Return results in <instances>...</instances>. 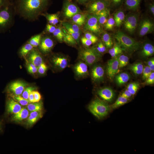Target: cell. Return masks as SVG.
I'll list each match as a JSON object with an SVG mask.
<instances>
[{"instance_id": "6da1fadb", "label": "cell", "mask_w": 154, "mask_h": 154, "mask_svg": "<svg viewBox=\"0 0 154 154\" xmlns=\"http://www.w3.org/2000/svg\"><path fill=\"white\" fill-rule=\"evenodd\" d=\"M48 2V0H19V11L27 19H36L47 6Z\"/></svg>"}, {"instance_id": "7a4b0ae2", "label": "cell", "mask_w": 154, "mask_h": 154, "mask_svg": "<svg viewBox=\"0 0 154 154\" xmlns=\"http://www.w3.org/2000/svg\"><path fill=\"white\" fill-rule=\"evenodd\" d=\"M114 37L123 50L129 53L137 51L140 47L139 42L121 31L117 32Z\"/></svg>"}, {"instance_id": "3957f363", "label": "cell", "mask_w": 154, "mask_h": 154, "mask_svg": "<svg viewBox=\"0 0 154 154\" xmlns=\"http://www.w3.org/2000/svg\"><path fill=\"white\" fill-rule=\"evenodd\" d=\"M13 20L12 11L6 2L0 7V33L5 32L11 27Z\"/></svg>"}, {"instance_id": "277c9868", "label": "cell", "mask_w": 154, "mask_h": 154, "mask_svg": "<svg viewBox=\"0 0 154 154\" xmlns=\"http://www.w3.org/2000/svg\"><path fill=\"white\" fill-rule=\"evenodd\" d=\"M90 111L98 119H102L108 114L111 109L110 106L104 101L98 98L93 100L89 104Z\"/></svg>"}, {"instance_id": "5b68a950", "label": "cell", "mask_w": 154, "mask_h": 154, "mask_svg": "<svg viewBox=\"0 0 154 154\" xmlns=\"http://www.w3.org/2000/svg\"><path fill=\"white\" fill-rule=\"evenodd\" d=\"M80 56L86 63L91 65L98 61L100 55L95 49L86 48L81 51Z\"/></svg>"}, {"instance_id": "8992f818", "label": "cell", "mask_w": 154, "mask_h": 154, "mask_svg": "<svg viewBox=\"0 0 154 154\" xmlns=\"http://www.w3.org/2000/svg\"><path fill=\"white\" fill-rule=\"evenodd\" d=\"M85 28L86 30L98 34L100 32L101 28L96 15L92 14L88 16Z\"/></svg>"}, {"instance_id": "52a82bcc", "label": "cell", "mask_w": 154, "mask_h": 154, "mask_svg": "<svg viewBox=\"0 0 154 154\" xmlns=\"http://www.w3.org/2000/svg\"><path fill=\"white\" fill-rule=\"evenodd\" d=\"M138 19V15L130 14L126 17L124 21V27L130 33L133 34L137 27Z\"/></svg>"}, {"instance_id": "ba28073f", "label": "cell", "mask_w": 154, "mask_h": 154, "mask_svg": "<svg viewBox=\"0 0 154 154\" xmlns=\"http://www.w3.org/2000/svg\"><path fill=\"white\" fill-rule=\"evenodd\" d=\"M119 63L118 57L109 60L107 62L106 73L107 75L111 80H112L119 71Z\"/></svg>"}, {"instance_id": "9c48e42d", "label": "cell", "mask_w": 154, "mask_h": 154, "mask_svg": "<svg viewBox=\"0 0 154 154\" xmlns=\"http://www.w3.org/2000/svg\"><path fill=\"white\" fill-rule=\"evenodd\" d=\"M139 26L138 34L139 36L142 37L152 32L154 25L150 19L145 18L141 21Z\"/></svg>"}, {"instance_id": "30bf717a", "label": "cell", "mask_w": 154, "mask_h": 154, "mask_svg": "<svg viewBox=\"0 0 154 154\" xmlns=\"http://www.w3.org/2000/svg\"><path fill=\"white\" fill-rule=\"evenodd\" d=\"M27 84L26 83L22 81H15L9 85L7 90L13 92L15 95H20L22 94Z\"/></svg>"}, {"instance_id": "8fae6325", "label": "cell", "mask_w": 154, "mask_h": 154, "mask_svg": "<svg viewBox=\"0 0 154 154\" xmlns=\"http://www.w3.org/2000/svg\"><path fill=\"white\" fill-rule=\"evenodd\" d=\"M97 94L103 100L111 102L114 99L115 94L114 91L109 87H104L98 90Z\"/></svg>"}, {"instance_id": "7c38bea8", "label": "cell", "mask_w": 154, "mask_h": 154, "mask_svg": "<svg viewBox=\"0 0 154 154\" xmlns=\"http://www.w3.org/2000/svg\"><path fill=\"white\" fill-rule=\"evenodd\" d=\"M104 73V70L102 66L99 65L94 66L92 69L91 72L92 80L96 82L103 81Z\"/></svg>"}, {"instance_id": "4fadbf2b", "label": "cell", "mask_w": 154, "mask_h": 154, "mask_svg": "<svg viewBox=\"0 0 154 154\" xmlns=\"http://www.w3.org/2000/svg\"><path fill=\"white\" fill-rule=\"evenodd\" d=\"M54 45V42L51 38L48 37H45L41 39L39 45V48L42 52L46 53L50 51Z\"/></svg>"}, {"instance_id": "5bb4252c", "label": "cell", "mask_w": 154, "mask_h": 154, "mask_svg": "<svg viewBox=\"0 0 154 154\" xmlns=\"http://www.w3.org/2000/svg\"><path fill=\"white\" fill-rule=\"evenodd\" d=\"M106 4L104 1L98 0L91 4L89 7V11L91 13L97 15L101 11L106 9Z\"/></svg>"}, {"instance_id": "9a60e30c", "label": "cell", "mask_w": 154, "mask_h": 154, "mask_svg": "<svg viewBox=\"0 0 154 154\" xmlns=\"http://www.w3.org/2000/svg\"><path fill=\"white\" fill-rule=\"evenodd\" d=\"M21 108L20 104L12 99L9 100L7 102L6 110L8 114H16L19 112Z\"/></svg>"}, {"instance_id": "2e32d148", "label": "cell", "mask_w": 154, "mask_h": 154, "mask_svg": "<svg viewBox=\"0 0 154 154\" xmlns=\"http://www.w3.org/2000/svg\"><path fill=\"white\" fill-rule=\"evenodd\" d=\"M80 12L79 8L76 5L73 3H69L65 5L64 13L65 17L67 18H70Z\"/></svg>"}, {"instance_id": "e0dca14e", "label": "cell", "mask_w": 154, "mask_h": 154, "mask_svg": "<svg viewBox=\"0 0 154 154\" xmlns=\"http://www.w3.org/2000/svg\"><path fill=\"white\" fill-rule=\"evenodd\" d=\"M74 70L76 75L79 77L86 76L88 73L87 64L85 63L80 62L74 66Z\"/></svg>"}, {"instance_id": "ac0fdd59", "label": "cell", "mask_w": 154, "mask_h": 154, "mask_svg": "<svg viewBox=\"0 0 154 154\" xmlns=\"http://www.w3.org/2000/svg\"><path fill=\"white\" fill-rule=\"evenodd\" d=\"M29 59L31 63L38 67L43 62L42 58L39 53L37 50H33L29 53Z\"/></svg>"}, {"instance_id": "d6986e66", "label": "cell", "mask_w": 154, "mask_h": 154, "mask_svg": "<svg viewBox=\"0 0 154 154\" xmlns=\"http://www.w3.org/2000/svg\"><path fill=\"white\" fill-rule=\"evenodd\" d=\"M53 62L55 66L61 70L65 68L68 64L67 59L62 56L55 57L53 58Z\"/></svg>"}, {"instance_id": "ffe728a7", "label": "cell", "mask_w": 154, "mask_h": 154, "mask_svg": "<svg viewBox=\"0 0 154 154\" xmlns=\"http://www.w3.org/2000/svg\"><path fill=\"white\" fill-rule=\"evenodd\" d=\"M154 53V46L151 43H146L144 44L141 52V56L144 57H147L153 55Z\"/></svg>"}, {"instance_id": "44dd1931", "label": "cell", "mask_w": 154, "mask_h": 154, "mask_svg": "<svg viewBox=\"0 0 154 154\" xmlns=\"http://www.w3.org/2000/svg\"><path fill=\"white\" fill-rule=\"evenodd\" d=\"M130 76L125 72L120 73L115 76V81L118 85H121L127 83L129 80Z\"/></svg>"}, {"instance_id": "7402d4cb", "label": "cell", "mask_w": 154, "mask_h": 154, "mask_svg": "<svg viewBox=\"0 0 154 154\" xmlns=\"http://www.w3.org/2000/svg\"><path fill=\"white\" fill-rule=\"evenodd\" d=\"M29 115L28 110L26 108H22L19 112L14 114L12 119L14 120L20 121L27 118Z\"/></svg>"}, {"instance_id": "603a6c76", "label": "cell", "mask_w": 154, "mask_h": 154, "mask_svg": "<svg viewBox=\"0 0 154 154\" xmlns=\"http://www.w3.org/2000/svg\"><path fill=\"white\" fill-rule=\"evenodd\" d=\"M42 116L40 111L32 112L27 119V124L29 125H33Z\"/></svg>"}, {"instance_id": "cb8c5ba5", "label": "cell", "mask_w": 154, "mask_h": 154, "mask_svg": "<svg viewBox=\"0 0 154 154\" xmlns=\"http://www.w3.org/2000/svg\"><path fill=\"white\" fill-rule=\"evenodd\" d=\"M114 19L116 26L120 27L123 23L125 19V16L123 11H119L114 15Z\"/></svg>"}, {"instance_id": "d4e9b609", "label": "cell", "mask_w": 154, "mask_h": 154, "mask_svg": "<svg viewBox=\"0 0 154 154\" xmlns=\"http://www.w3.org/2000/svg\"><path fill=\"white\" fill-rule=\"evenodd\" d=\"M123 50L121 45L117 42L116 43L114 46L109 50L108 52L112 58H114L121 53Z\"/></svg>"}, {"instance_id": "484cf974", "label": "cell", "mask_w": 154, "mask_h": 154, "mask_svg": "<svg viewBox=\"0 0 154 154\" xmlns=\"http://www.w3.org/2000/svg\"><path fill=\"white\" fill-rule=\"evenodd\" d=\"M109 12V10L106 8L96 15L98 16V22L100 25H104L107 22Z\"/></svg>"}, {"instance_id": "4316f807", "label": "cell", "mask_w": 154, "mask_h": 154, "mask_svg": "<svg viewBox=\"0 0 154 154\" xmlns=\"http://www.w3.org/2000/svg\"><path fill=\"white\" fill-rule=\"evenodd\" d=\"M128 68L134 74L139 75L142 74L143 66L141 63L137 62L130 65Z\"/></svg>"}, {"instance_id": "83f0119b", "label": "cell", "mask_w": 154, "mask_h": 154, "mask_svg": "<svg viewBox=\"0 0 154 154\" xmlns=\"http://www.w3.org/2000/svg\"><path fill=\"white\" fill-rule=\"evenodd\" d=\"M73 23L78 25L81 26L83 25L85 21V15L83 14L77 13L72 17Z\"/></svg>"}, {"instance_id": "f1b7e54d", "label": "cell", "mask_w": 154, "mask_h": 154, "mask_svg": "<svg viewBox=\"0 0 154 154\" xmlns=\"http://www.w3.org/2000/svg\"><path fill=\"white\" fill-rule=\"evenodd\" d=\"M128 101V98H125L121 95L117 99L115 102L110 106L111 109H114L117 108L127 103Z\"/></svg>"}, {"instance_id": "f546056e", "label": "cell", "mask_w": 154, "mask_h": 154, "mask_svg": "<svg viewBox=\"0 0 154 154\" xmlns=\"http://www.w3.org/2000/svg\"><path fill=\"white\" fill-rule=\"evenodd\" d=\"M62 25L64 28L66 30L67 32L76 41L77 43L78 42L79 37L80 35V34L74 32L69 26L68 23H62Z\"/></svg>"}, {"instance_id": "4dcf8cb0", "label": "cell", "mask_w": 154, "mask_h": 154, "mask_svg": "<svg viewBox=\"0 0 154 154\" xmlns=\"http://www.w3.org/2000/svg\"><path fill=\"white\" fill-rule=\"evenodd\" d=\"M63 35V40L64 41L70 44L75 45L77 42L64 29L62 30Z\"/></svg>"}, {"instance_id": "1f68e13d", "label": "cell", "mask_w": 154, "mask_h": 154, "mask_svg": "<svg viewBox=\"0 0 154 154\" xmlns=\"http://www.w3.org/2000/svg\"><path fill=\"white\" fill-rule=\"evenodd\" d=\"M141 0H126L125 4L128 8L135 10L138 7Z\"/></svg>"}, {"instance_id": "d6a6232c", "label": "cell", "mask_w": 154, "mask_h": 154, "mask_svg": "<svg viewBox=\"0 0 154 154\" xmlns=\"http://www.w3.org/2000/svg\"><path fill=\"white\" fill-rule=\"evenodd\" d=\"M102 39L104 44L108 48L112 47L113 42L110 36L107 33H104L102 37Z\"/></svg>"}, {"instance_id": "836d02e7", "label": "cell", "mask_w": 154, "mask_h": 154, "mask_svg": "<svg viewBox=\"0 0 154 154\" xmlns=\"http://www.w3.org/2000/svg\"><path fill=\"white\" fill-rule=\"evenodd\" d=\"M42 108L41 102H34L27 105V108L28 110L32 112L41 111Z\"/></svg>"}, {"instance_id": "e575fe53", "label": "cell", "mask_w": 154, "mask_h": 154, "mask_svg": "<svg viewBox=\"0 0 154 154\" xmlns=\"http://www.w3.org/2000/svg\"><path fill=\"white\" fill-rule=\"evenodd\" d=\"M46 17L49 23L52 25H55L59 22V18L57 14H47L46 15Z\"/></svg>"}, {"instance_id": "d590c367", "label": "cell", "mask_w": 154, "mask_h": 154, "mask_svg": "<svg viewBox=\"0 0 154 154\" xmlns=\"http://www.w3.org/2000/svg\"><path fill=\"white\" fill-rule=\"evenodd\" d=\"M139 87V83L137 82L131 83L127 86V89L129 90L132 95L136 93Z\"/></svg>"}, {"instance_id": "8d00e7d4", "label": "cell", "mask_w": 154, "mask_h": 154, "mask_svg": "<svg viewBox=\"0 0 154 154\" xmlns=\"http://www.w3.org/2000/svg\"><path fill=\"white\" fill-rule=\"evenodd\" d=\"M41 39V34L36 35L30 39L29 43L33 47H36L39 45Z\"/></svg>"}, {"instance_id": "74e56055", "label": "cell", "mask_w": 154, "mask_h": 154, "mask_svg": "<svg viewBox=\"0 0 154 154\" xmlns=\"http://www.w3.org/2000/svg\"><path fill=\"white\" fill-rule=\"evenodd\" d=\"M118 57L119 68H122L127 65L129 60V58L127 56L121 54Z\"/></svg>"}, {"instance_id": "f35d334b", "label": "cell", "mask_w": 154, "mask_h": 154, "mask_svg": "<svg viewBox=\"0 0 154 154\" xmlns=\"http://www.w3.org/2000/svg\"><path fill=\"white\" fill-rule=\"evenodd\" d=\"M33 47L29 43L26 44L21 49L20 53L21 56H25L32 50Z\"/></svg>"}, {"instance_id": "ab89813d", "label": "cell", "mask_w": 154, "mask_h": 154, "mask_svg": "<svg viewBox=\"0 0 154 154\" xmlns=\"http://www.w3.org/2000/svg\"><path fill=\"white\" fill-rule=\"evenodd\" d=\"M104 25L106 30H111L112 29L115 25V22L114 18L112 17H109L107 22Z\"/></svg>"}, {"instance_id": "60d3db41", "label": "cell", "mask_w": 154, "mask_h": 154, "mask_svg": "<svg viewBox=\"0 0 154 154\" xmlns=\"http://www.w3.org/2000/svg\"><path fill=\"white\" fill-rule=\"evenodd\" d=\"M13 97L15 100L23 106L27 105L30 102L28 100L24 98L20 95H15V96H14Z\"/></svg>"}, {"instance_id": "b9f144b4", "label": "cell", "mask_w": 154, "mask_h": 154, "mask_svg": "<svg viewBox=\"0 0 154 154\" xmlns=\"http://www.w3.org/2000/svg\"><path fill=\"white\" fill-rule=\"evenodd\" d=\"M53 35L58 40L62 41L63 39V35L62 30L60 28H56L53 33Z\"/></svg>"}, {"instance_id": "7bdbcfd3", "label": "cell", "mask_w": 154, "mask_h": 154, "mask_svg": "<svg viewBox=\"0 0 154 154\" xmlns=\"http://www.w3.org/2000/svg\"><path fill=\"white\" fill-rule=\"evenodd\" d=\"M35 89L33 87H29L25 88L22 93V96L24 98L28 100L30 93Z\"/></svg>"}, {"instance_id": "ee69618b", "label": "cell", "mask_w": 154, "mask_h": 154, "mask_svg": "<svg viewBox=\"0 0 154 154\" xmlns=\"http://www.w3.org/2000/svg\"><path fill=\"white\" fill-rule=\"evenodd\" d=\"M152 72L149 66H147L143 68L142 72V78L146 80Z\"/></svg>"}, {"instance_id": "f6af8a7d", "label": "cell", "mask_w": 154, "mask_h": 154, "mask_svg": "<svg viewBox=\"0 0 154 154\" xmlns=\"http://www.w3.org/2000/svg\"><path fill=\"white\" fill-rule=\"evenodd\" d=\"M84 37L90 40L92 44L96 43L98 40V38L97 37L89 32L86 33Z\"/></svg>"}, {"instance_id": "bcb514c9", "label": "cell", "mask_w": 154, "mask_h": 154, "mask_svg": "<svg viewBox=\"0 0 154 154\" xmlns=\"http://www.w3.org/2000/svg\"><path fill=\"white\" fill-rule=\"evenodd\" d=\"M154 83V72H152L149 77L145 80L144 84L146 85H151Z\"/></svg>"}, {"instance_id": "7dc6e473", "label": "cell", "mask_w": 154, "mask_h": 154, "mask_svg": "<svg viewBox=\"0 0 154 154\" xmlns=\"http://www.w3.org/2000/svg\"><path fill=\"white\" fill-rule=\"evenodd\" d=\"M47 68L46 65L44 63L42 62L38 67V72L40 74H44Z\"/></svg>"}, {"instance_id": "c3c4849f", "label": "cell", "mask_w": 154, "mask_h": 154, "mask_svg": "<svg viewBox=\"0 0 154 154\" xmlns=\"http://www.w3.org/2000/svg\"><path fill=\"white\" fill-rule=\"evenodd\" d=\"M27 70L29 73L34 74L37 72L38 69L36 66L31 63L28 65L27 66Z\"/></svg>"}, {"instance_id": "681fc988", "label": "cell", "mask_w": 154, "mask_h": 154, "mask_svg": "<svg viewBox=\"0 0 154 154\" xmlns=\"http://www.w3.org/2000/svg\"><path fill=\"white\" fill-rule=\"evenodd\" d=\"M81 40L83 44L86 46L88 47L92 44L90 40L85 37H82L81 38Z\"/></svg>"}, {"instance_id": "f907efd6", "label": "cell", "mask_w": 154, "mask_h": 154, "mask_svg": "<svg viewBox=\"0 0 154 154\" xmlns=\"http://www.w3.org/2000/svg\"><path fill=\"white\" fill-rule=\"evenodd\" d=\"M35 102H39L41 98V96L40 93L37 91H33Z\"/></svg>"}, {"instance_id": "816d5d0a", "label": "cell", "mask_w": 154, "mask_h": 154, "mask_svg": "<svg viewBox=\"0 0 154 154\" xmlns=\"http://www.w3.org/2000/svg\"><path fill=\"white\" fill-rule=\"evenodd\" d=\"M56 28L54 25L50 24H48L46 26V31L50 33H52L55 31Z\"/></svg>"}, {"instance_id": "f5cc1de1", "label": "cell", "mask_w": 154, "mask_h": 154, "mask_svg": "<svg viewBox=\"0 0 154 154\" xmlns=\"http://www.w3.org/2000/svg\"><path fill=\"white\" fill-rule=\"evenodd\" d=\"M69 25L74 32L77 33H80V30L78 25L76 24H72L69 23Z\"/></svg>"}, {"instance_id": "db71d44e", "label": "cell", "mask_w": 154, "mask_h": 154, "mask_svg": "<svg viewBox=\"0 0 154 154\" xmlns=\"http://www.w3.org/2000/svg\"><path fill=\"white\" fill-rule=\"evenodd\" d=\"M147 64L148 66L149 67L152 72L154 70V58L150 59L149 60Z\"/></svg>"}, {"instance_id": "11a10c76", "label": "cell", "mask_w": 154, "mask_h": 154, "mask_svg": "<svg viewBox=\"0 0 154 154\" xmlns=\"http://www.w3.org/2000/svg\"><path fill=\"white\" fill-rule=\"evenodd\" d=\"M121 95L128 99L130 98L132 95L129 90L126 89L121 93Z\"/></svg>"}, {"instance_id": "9f6ffc18", "label": "cell", "mask_w": 154, "mask_h": 154, "mask_svg": "<svg viewBox=\"0 0 154 154\" xmlns=\"http://www.w3.org/2000/svg\"><path fill=\"white\" fill-rule=\"evenodd\" d=\"M28 100L30 102L32 103L35 102L34 95L33 93V91L30 94L28 98Z\"/></svg>"}, {"instance_id": "6f0895ef", "label": "cell", "mask_w": 154, "mask_h": 154, "mask_svg": "<svg viewBox=\"0 0 154 154\" xmlns=\"http://www.w3.org/2000/svg\"><path fill=\"white\" fill-rule=\"evenodd\" d=\"M149 10L153 15H154V5L153 4L151 5L149 7Z\"/></svg>"}, {"instance_id": "680465c9", "label": "cell", "mask_w": 154, "mask_h": 154, "mask_svg": "<svg viewBox=\"0 0 154 154\" xmlns=\"http://www.w3.org/2000/svg\"><path fill=\"white\" fill-rule=\"evenodd\" d=\"M113 3L115 4H119L121 1L122 0H112Z\"/></svg>"}, {"instance_id": "91938a15", "label": "cell", "mask_w": 154, "mask_h": 154, "mask_svg": "<svg viewBox=\"0 0 154 154\" xmlns=\"http://www.w3.org/2000/svg\"><path fill=\"white\" fill-rule=\"evenodd\" d=\"M6 2V0H0V7L3 5Z\"/></svg>"}, {"instance_id": "94428289", "label": "cell", "mask_w": 154, "mask_h": 154, "mask_svg": "<svg viewBox=\"0 0 154 154\" xmlns=\"http://www.w3.org/2000/svg\"><path fill=\"white\" fill-rule=\"evenodd\" d=\"M77 0L80 2L84 3L87 0Z\"/></svg>"}, {"instance_id": "6125c7cd", "label": "cell", "mask_w": 154, "mask_h": 154, "mask_svg": "<svg viewBox=\"0 0 154 154\" xmlns=\"http://www.w3.org/2000/svg\"><path fill=\"white\" fill-rule=\"evenodd\" d=\"M2 129V125H1V122L0 121V132H1V131Z\"/></svg>"}]
</instances>
